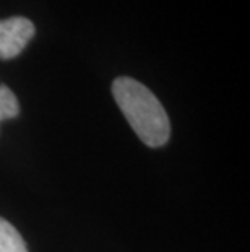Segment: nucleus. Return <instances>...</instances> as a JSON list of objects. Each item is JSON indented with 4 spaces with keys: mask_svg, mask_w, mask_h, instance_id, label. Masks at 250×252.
<instances>
[{
    "mask_svg": "<svg viewBox=\"0 0 250 252\" xmlns=\"http://www.w3.org/2000/svg\"><path fill=\"white\" fill-rule=\"evenodd\" d=\"M112 94L127 122L146 147L158 148L169 142L171 122L153 91L130 77H119L112 82Z\"/></svg>",
    "mask_w": 250,
    "mask_h": 252,
    "instance_id": "nucleus-1",
    "label": "nucleus"
},
{
    "mask_svg": "<svg viewBox=\"0 0 250 252\" xmlns=\"http://www.w3.org/2000/svg\"><path fill=\"white\" fill-rule=\"evenodd\" d=\"M36 28L33 21L25 17H10L0 20V59H15L25 51Z\"/></svg>",
    "mask_w": 250,
    "mask_h": 252,
    "instance_id": "nucleus-2",
    "label": "nucleus"
},
{
    "mask_svg": "<svg viewBox=\"0 0 250 252\" xmlns=\"http://www.w3.org/2000/svg\"><path fill=\"white\" fill-rule=\"evenodd\" d=\"M0 252H28L18 229L5 218H0Z\"/></svg>",
    "mask_w": 250,
    "mask_h": 252,
    "instance_id": "nucleus-3",
    "label": "nucleus"
},
{
    "mask_svg": "<svg viewBox=\"0 0 250 252\" xmlns=\"http://www.w3.org/2000/svg\"><path fill=\"white\" fill-rule=\"evenodd\" d=\"M20 114V104L17 96L5 85H0V121L13 119Z\"/></svg>",
    "mask_w": 250,
    "mask_h": 252,
    "instance_id": "nucleus-4",
    "label": "nucleus"
}]
</instances>
